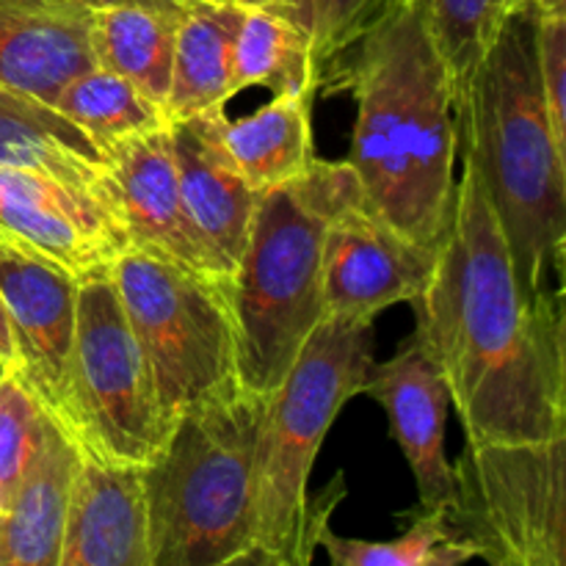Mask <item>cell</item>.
Listing matches in <instances>:
<instances>
[{
	"instance_id": "obj_1",
	"label": "cell",
	"mask_w": 566,
	"mask_h": 566,
	"mask_svg": "<svg viewBox=\"0 0 566 566\" xmlns=\"http://www.w3.org/2000/svg\"><path fill=\"white\" fill-rule=\"evenodd\" d=\"M415 335L446 376L468 442L566 434V321L562 285L528 296L495 208L462 155L451 224L437 247Z\"/></svg>"
},
{
	"instance_id": "obj_2",
	"label": "cell",
	"mask_w": 566,
	"mask_h": 566,
	"mask_svg": "<svg viewBox=\"0 0 566 566\" xmlns=\"http://www.w3.org/2000/svg\"><path fill=\"white\" fill-rule=\"evenodd\" d=\"M337 86L357 103L348 169L365 208L437 249L457 202V108L434 42L409 0L354 44Z\"/></svg>"
},
{
	"instance_id": "obj_3",
	"label": "cell",
	"mask_w": 566,
	"mask_h": 566,
	"mask_svg": "<svg viewBox=\"0 0 566 566\" xmlns=\"http://www.w3.org/2000/svg\"><path fill=\"white\" fill-rule=\"evenodd\" d=\"M536 22L534 0H517L453 97L459 153L484 182L528 296L562 276L566 243V153L545 114Z\"/></svg>"
},
{
	"instance_id": "obj_4",
	"label": "cell",
	"mask_w": 566,
	"mask_h": 566,
	"mask_svg": "<svg viewBox=\"0 0 566 566\" xmlns=\"http://www.w3.org/2000/svg\"><path fill=\"white\" fill-rule=\"evenodd\" d=\"M357 191L346 160L315 158L307 175L260 193L247 247L227 282L243 390L269 398L324 318L326 224Z\"/></svg>"
},
{
	"instance_id": "obj_5",
	"label": "cell",
	"mask_w": 566,
	"mask_h": 566,
	"mask_svg": "<svg viewBox=\"0 0 566 566\" xmlns=\"http://www.w3.org/2000/svg\"><path fill=\"white\" fill-rule=\"evenodd\" d=\"M374 365V321L324 315L285 379L265 398L254 448V542L249 564L307 566L337 501L310 503L315 457Z\"/></svg>"
},
{
	"instance_id": "obj_6",
	"label": "cell",
	"mask_w": 566,
	"mask_h": 566,
	"mask_svg": "<svg viewBox=\"0 0 566 566\" xmlns=\"http://www.w3.org/2000/svg\"><path fill=\"white\" fill-rule=\"evenodd\" d=\"M265 396L235 385L197 403L142 468L149 566L249 564L254 542V448Z\"/></svg>"
},
{
	"instance_id": "obj_7",
	"label": "cell",
	"mask_w": 566,
	"mask_h": 566,
	"mask_svg": "<svg viewBox=\"0 0 566 566\" xmlns=\"http://www.w3.org/2000/svg\"><path fill=\"white\" fill-rule=\"evenodd\" d=\"M64 431L81 453L133 468L153 464L169 442L171 423L160 409L153 368L111 271L86 276L77 287Z\"/></svg>"
},
{
	"instance_id": "obj_8",
	"label": "cell",
	"mask_w": 566,
	"mask_h": 566,
	"mask_svg": "<svg viewBox=\"0 0 566 566\" xmlns=\"http://www.w3.org/2000/svg\"><path fill=\"white\" fill-rule=\"evenodd\" d=\"M111 280L171 426L191 407L238 385L224 285L133 247L116 254Z\"/></svg>"
},
{
	"instance_id": "obj_9",
	"label": "cell",
	"mask_w": 566,
	"mask_h": 566,
	"mask_svg": "<svg viewBox=\"0 0 566 566\" xmlns=\"http://www.w3.org/2000/svg\"><path fill=\"white\" fill-rule=\"evenodd\" d=\"M453 534L492 566L566 564V434L468 442L446 506Z\"/></svg>"
},
{
	"instance_id": "obj_10",
	"label": "cell",
	"mask_w": 566,
	"mask_h": 566,
	"mask_svg": "<svg viewBox=\"0 0 566 566\" xmlns=\"http://www.w3.org/2000/svg\"><path fill=\"white\" fill-rule=\"evenodd\" d=\"M437 249L409 241L403 232L365 208L363 193L332 213L324 238V315L376 321L396 304L423 296Z\"/></svg>"
},
{
	"instance_id": "obj_11",
	"label": "cell",
	"mask_w": 566,
	"mask_h": 566,
	"mask_svg": "<svg viewBox=\"0 0 566 566\" xmlns=\"http://www.w3.org/2000/svg\"><path fill=\"white\" fill-rule=\"evenodd\" d=\"M105 199L125 243L227 287L230 276L188 221L169 127L105 144Z\"/></svg>"
},
{
	"instance_id": "obj_12",
	"label": "cell",
	"mask_w": 566,
	"mask_h": 566,
	"mask_svg": "<svg viewBox=\"0 0 566 566\" xmlns=\"http://www.w3.org/2000/svg\"><path fill=\"white\" fill-rule=\"evenodd\" d=\"M0 243L81 282L111 271L127 249L114 213L94 193L14 166H0Z\"/></svg>"
},
{
	"instance_id": "obj_13",
	"label": "cell",
	"mask_w": 566,
	"mask_h": 566,
	"mask_svg": "<svg viewBox=\"0 0 566 566\" xmlns=\"http://www.w3.org/2000/svg\"><path fill=\"white\" fill-rule=\"evenodd\" d=\"M81 280L22 249L0 243V302L6 310L14 365L48 418L64 429L66 376L75 340Z\"/></svg>"
},
{
	"instance_id": "obj_14",
	"label": "cell",
	"mask_w": 566,
	"mask_h": 566,
	"mask_svg": "<svg viewBox=\"0 0 566 566\" xmlns=\"http://www.w3.org/2000/svg\"><path fill=\"white\" fill-rule=\"evenodd\" d=\"M363 392L385 409L418 486V509H446L453 497V464L446 451L451 392L423 340L412 335L396 357L370 365Z\"/></svg>"
},
{
	"instance_id": "obj_15",
	"label": "cell",
	"mask_w": 566,
	"mask_h": 566,
	"mask_svg": "<svg viewBox=\"0 0 566 566\" xmlns=\"http://www.w3.org/2000/svg\"><path fill=\"white\" fill-rule=\"evenodd\" d=\"M59 566H149L142 468L83 453L72 475Z\"/></svg>"
},
{
	"instance_id": "obj_16",
	"label": "cell",
	"mask_w": 566,
	"mask_h": 566,
	"mask_svg": "<svg viewBox=\"0 0 566 566\" xmlns=\"http://www.w3.org/2000/svg\"><path fill=\"white\" fill-rule=\"evenodd\" d=\"M94 64L92 11L0 0V86L53 105L61 88Z\"/></svg>"
},
{
	"instance_id": "obj_17",
	"label": "cell",
	"mask_w": 566,
	"mask_h": 566,
	"mask_svg": "<svg viewBox=\"0 0 566 566\" xmlns=\"http://www.w3.org/2000/svg\"><path fill=\"white\" fill-rule=\"evenodd\" d=\"M313 94H274L247 116L224 108L191 116L205 138L230 160L232 169L258 193L287 186L315 164Z\"/></svg>"
},
{
	"instance_id": "obj_18",
	"label": "cell",
	"mask_w": 566,
	"mask_h": 566,
	"mask_svg": "<svg viewBox=\"0 0 566 566\" xmlns=\"http://www.w3.org/2000/svg\"><path fill=\"white\" fill-rule=\"evenodd\" d=\"M169 133L188 221L221 271L232 276L247 247L260 193L232 169L230 160L193 122H175Z\"/></svg>"
},
{
	"instance_id": "obj_19",
	"label": "cell",
	"mask_w": 566,
	"mask_h": 566,
	"mask_svg": "<svg viewBox=\"0 0 566 566\" xmlns=\"http://www.w3.org/2000/svg\"><path fill=\"white\" fill-rule=\"evenodd\" d=\"M81 448L44 418L42 440L11 501L0 509V566H59L70 486Z\"/></svg>"
},
{
	"instance_id": "obj_20",
	"label": "cell",
	"mask_w": 566,
	"mask_h": 566,
	"mask_svg": "<svg viewBox=\"0 0 566 566\" xmlns=\"http://www.w3.org/2000/svg\"><path fill=\"white\" fill-rule=\"evenodd\" d=\"M0 166L81 188L108 208V158L103 149L53 105L9 86H0Z\"/></svg>"
},
{
	"instance_id": "obj_21",
	"label": "cell",
	"mask_w": 566,
	"mask_h": 566,
	"mask_svg": "<svg viewBox=\"0 0 566 566\" xmlns=\"http://www.w3.org/2000/svg\"><path fill=\"white\" fill-rule=\"evenodd\" d=\"M243 3L238 0H197L177 22L171 83L166 94L169 125L205 111L224 108L232 92V50Z\"/></svg>"
},
{
	"instance_id": "obj_22",
	"label": "cell",
	"mask_w": 566,
	"mask_h": 566,
	"mask_svg": "<svg viewBox=\"0 0 566 566\" xmlns=\"http://www.w3.org/2000/svg\"><path fill=\"white\" fill-rule=\"evenodd\" d=\"M258 86L313 97L324 88L307 28L274 6H243L232 50V92Z\"/></svg>"
},
{
	"instance_id": "obj_23",
	"label": "cell",
	"mask_w": 566,
	"mask_h": 566,
	"mask_svg": "<svg viewBox=\"0 0 566 566\" xmlns=\"http://www.w3.org/2000/svg\"><path fill=\"white\" fill-rule=\"evenodd\" d=\"M177 22L180 17L171 11L142 3L92 11L94 59L164 105L171 83Z\"/></svg>"
},
{
	"instance_id": "obj_24",
	"label": "cell",
	"mask_w": 566,
	"mask_h": 566,
	"mask_svg": "<svg viewBox=\"0 0 566 566\" xmlns=\"http://www.w3.org/2000/svg\"><path fill=\"white\" fill-rule=\"evenodd\" d=\"M53 108L81 127L99 149L122 138L169 127L164 105L99 64L72 77L55 97Z\"/></svg>"
},
{
	"instance_id": "obj_25",
	"label": "cell",
	"mask_w": 566,
	"mask_h": 566,
	"mask_svg": "<svg viewBox=\"0 0 566 566\" xmlns=\"http://www.w3.org/2000/svg\"><path fill=\"white\" fill-rule=\"evenodd\" d=\"M412 517L403 534L385 542L337 536L326 523L318 534V547H324L335 566H459L475 562L473 551L453 534L446 509H418Z\"/></svg>"
},
{
	"instance_id": "obj_26",
	"label": "cell",
	"mask_w": 566,
	"mask_h": 566,
	"mask_svg": "<svg viewBox=\"0 0 566 566\" xmlns=\"http://www.w3.org/2000/svg\"><path fill=\"white\" fill-rule=\"evenodd\" d=\"M418 9L437 55L451 77L453 97L490 50L517 0H409Z\"/></svg>"
},
{
	"instance_id": "obj_27",
	"label": "cell",
	"mask_w": 566,
	"mask_h": 566,
	"mask_svg": "<svg viewBox=\"0 0 566 566\" xmlns=\"http://www.w3.org/2000/svg\"><path fill=\"white\" fill-rule=\"evenodd\" d=\"M403 0H285L282 14L307 28L313 59L321 72V86L337 81L346 55L370 25Z\"/></svg>"
},
{
	"instance_id": "obj_28",
	"label": "cell",
	"mask_w": 566,
	"mask_h": 566,
	"mask_svg": "<svg viewBox=\"0 0 566 566\" xmlns=\"http://www.w3.org/2000/svg\"><path fill=\"white\" fill-rule=\"evenodd\" d=\"M42 407L14 374L0 379V509L11 501L42 440Z\"/></svg>"
},
{
	"instance_id": "obj_29",
	"label": "cell",
	"mask_w": 566,
	"mask_h": 566,
	"mask_svg": "<svg viewBox=\"0 0 566 566\" xmlns=\"http://www.w3.org/2000/svg\"><path fill=\"white\" fill-rule=\"evenodd\" d=\"M536 70L551 133L566 153V11H539Z\"/></svg>"
},
{
	"instance_id": "obj_30",
	"label": "cell",
	"mask_w": 566,
	"mask_h": 566,
	"mask_svg": "<svg viewBox=\"0 0 566 566\" xmlns=\"http://www.w3.org/2000/svg\"><path fill=\"white\" fill-rule=\"evenodd\" d=\"M36 3L70 6V9H83V11H97V9H108V6H125V3H142V6H155V9H164V11H171V14L182 17L193 3H197V0H36Z\"/></svg>"
},
{
	"instance_id": "obj_31",
	"label": "cell",
	"mask_w": 566,
	"mask_h": 566,
	"mask_svg": "<svg viewBox=\"0 0 566 566\" xmlns=\"http://www.w3.org/2000/svg\"><path fill=\"white\" fill-rule=\"evenodd\" d=\"M0 359L6 365H14V348H11V337H9V324H6V310L3 302H0Z\"/></svg>"
},
{
	"instance_id": "obj_32",
	"label": "cell",
	"mask_w": 566,
	"mask_h": 566,
	"mask_svg": "<svg viewBox=\"0 0 566 566\" xmlns=\"http://www.w3.org/2000/svg\"><path fill=\"white\" fill-rule=\"evenodd\" d=\"M539 11H566V0H534Z\"/></svg>"
},
{
	"instance_id": "obj_33",
	"label": "cell",
	"mask_w": 566,
	"mask_h": 566,
	"mask_svg": "<svg viewBox=\"0 0 566 566\" xmlns=\"http://www.w3.org/2000/svg\"><path fill=\"white\" fill-rule=\"evenodd\" d=\"M238 3H243V6H274V9H280L282 0H238Z\"/></svg>"
},
{
	"instance_id": "obj_34",
	"label": "cell",
	"mask_w": 566,
	"mask_h": 566,
	"mask_svg": "<svg viewBox=\"0 0 566 566\" xmlns=\"http://www.w3.org/2000/svg\"><path fill=\"white\" fill-rule=\"evenodd\" d=\"M9 370H11V368H9V365H6V363H3V359H0V379H3V376H6V374H9Z\"/></svg>"
},
{
	"instance_id": "obj_35",
	"label": "cell",
	"mask_w": 566,
	"mask_h": 566,
	"mask_svg": "<svg viewBox=\"0 0 566 566\" xmlns=\"http://www.w3.org/2000/svg\"><path fill=\"white\" fill-rule=\"evenodd\" d=\"M282 3H285V0H282Z\"/></svg>"
}]
</instances>
